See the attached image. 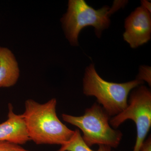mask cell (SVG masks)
I'll return each mask as SVG.
<instances>
[{
    "mask_svg": "<svg viewBox=\"0 0 151 151\" xmlns=\"http://www.w3.org/2000/svg\"><path fill=\"white\" fill-rule=\"evenodd\" d=\"M0 151H30L20 145L6 141H0Z\"/></svg>",
    "mask_w": 151,
    "mask_h": 151,
    "instance_id": "obj_10",
    "label": "cell"
},
{
    "mask_svg": "<svg viewBox=\"0 0 151 151\" xmlns=\"http://www.w3.org/2000/svg\"><path fill=\"white\" fill-rule=\"evenodd\" d=\"M127 120L134 122L137 128V139L133 151H140L151 127V92L146 86H138L134 89L128 106L110 119V125L117 129Z\"/></svg>",
    "mask_w": 151,
    "mask_h": 151,
    "instance_id": "obj_5",
    "label": "cell"
},
{
    "mask_svg": "<svg viewBox=\"0 0 151 151\" xmlns=\"http://www.w3.org/2000/svg\"><path fill=\"white\" fill-rule=\"evenodd\" d=\"M83 82L85 95L96 97L98 104L111 117L126 109L131 90L143 83L137 79L124 83L105 81L98 75L93 64L86 68Z\"/></svg>",
    "mask_w": 151,
    "mask_h": 151,
    "instance_id": "obj_2",
    "label": "cell"
},
{
    "mask_svg": "<svg viewBox=\"0 0 151 151\" xmlns=\"http://www.w3.org/2000/svg\"><path fill=\"white\" fill-rule=\"evenodd\" d=\"M150 13L142 6L136 9L126 19L124 39L132 48L142 45L150 39Z\"/></svg>",
    "mask_w": 151,
    "mask_h": 151,
    "instance_id": "obj_6",
    "label": "cell"
},
{
    "mask_svg": "<svg viewBox=\"0 0 151 151\" xmlns=\"http://www.w3.org/2000/svg\"><path fill=\"white\" fill-rule=\"evenodd\" d=\"M142 6L151 13V3L147 1H142Z\"/></svg>",
    "mask_w": 151,
    "mask_h": 151,
    "instance_id": "obj_13",
    "label": "cell"
},
{
    "mask_svg": "<svg viewBox=\"0 0 151 151\" xmlns=\"http://www.w3.org/2000/svg\"><path fill=\"white\" fill-rule=\"evenodd\" d=\"M137 79L143 81H147L149 85H151V67L142 66L140 68L139 73Z\"/></svg>",
    "mask_w": 151,
    "mask_h": 151,
    "instance_id": "obj_11",
    "label": "cell"
},
{
    "mask_svg": "<svg viewBox=\"0 0 151 151\" xmlns=\"http://www.w3.org/2000/svg\"><path fill=\"white\" fill-rule=\"evenodd\" d=\"M140 151H151V136L146 139L142 145L141 147Z\"/></svg>",
    "mask_w": 151,
    "mask_h": 151,
    "instance_id": "obj_12",
    "label": "cell"
},
{
    "mask_svg": "<svg viewBox=\"0 0 151 151\" xmlns=\"http://www.w3.org/2000/svg\"><path fill=\"white\" fill-rule=\"evenodd\" d=\"M30 140L22 115L14 113L12 104H9L8 119L0 124V141L22 145Z\"/></svg>",
    "mask_w": 151,
    "mask_h": 151,
    "instance_id": "obj_7",
    "label": "cell"
},
{
    "mask_svg": "<svg viewBox=\"0 0 151 151\" xmlns=\"http://www.w3.org/2000/svg\"><path fill=\"white\" fill-rule=\"evenodd\" d=\"M18 64L9 49L0 47V87H9L16 84L19 76Z\"/></svg>",
    "mask_w": 151,
    "mask_h": 151,
    "instance_id": "obj_8",
    "label": "cell"
},
{
    "mask_svg": "<svg viewBox=\"0 0 151 151\" xmlns=\"http://www.w3.org/2000/svg\"><path fill=\"white\" fill-rule=\"evenodd\" d=\"M123 5V2L116 1L111 8L105 6L97 10L84 0H70L67 13L61 19L66 37L72 45H78L79 33L89 26L95 28L96 35L100 37L103 31L109 27V16Z\"/></svg>",
    "mask_w": 151,
    "mask_h": 151,
    "instance_id": "obj_4",
    "label": "cell"
},
{
    "mask_svg": "<svg viewBox=\"0 0 151 151\" xmlns=\"http://www.w3.org/2000/svg\"><path fill=\"white\" fill-rule=\"evenodd\" d=\"M55 98L44 104L32 99L25 103V111L22 114L30 140L38 145L60 146L71 139L74 131L68 128L58 119Z\"/></svg>",
    "mask_w": 151,
    "mask_h": 151,
    "instance_id": "obj_1",
    "label": "cell"
},
{
    "mask_svg": "<svg viewBox=\"0 0 151 151\" xmlns=\"http://www.w3.org/2000/svg\"><path fill=\"white\" fill-rule=\"evenodd\" d=\"M111 116L97 103L85 110L80 116L63 114L64 122L78 127L83 133L82 139L87 146L105 145L116 148L120 145L123 134L113 129L110 124Z\"/></svg>",
    "mask_w": 151,
    "mask_h": 151,
    "instance_id": "obj_3",
    "label": "cell"
},
{
    "mask_svg": "<svg viewBox=\"0 0 151 151\" xmlns=\"http://www.w3.org/2000/svg\"><path fill=\"white\" fill-rule=\"evenodd\" d=\"M57 151H113L108 146L100 145L96 150H94L84 142L79 129L74 130L71 139L67 142L61 145Z\"/></svg>",
    "mask_w": 151,
    "mask_h": 151,
    "instance_id": "obj_9",
    "label": "cell"
}]
</instances>
